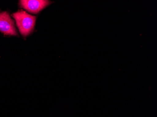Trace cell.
I'll list each match as a JSON object with an SVG mask.
<instances>
[{"label": "cell", "mask_w": 157, "mask_h": 117, "mask_svg": "<svg viewBox=\"0 0 157 117\" xmlns=\"http://www.w3.org/2000/svg\"><path fill=\"white\" fill-rule=\"evenodd\" d=\"M12 16L15 20L21 35L25 37L32 32L36 21L35 16L31 15L23 10L13 13Z\"/></svg>", "instance_id": "cell-1"}, {"label": "cell", "mask_w": 157, "mask_h": 117, "mask_svg": "<svg viewBox=\"0 0 157 117\" xmlns=\"http://www.w3.org/2000/svg\"><path fill=\"white\" fill-rule=\"evenodd\" d=\"M0 31L7 36L17 35L14 21L7 12L0 13Z\"/></svg>", "instance_id": "cell-2"}, {"label": "cell", "mask_w": 157, "mask_h": 117, "mask_svg": "<svg viewBox=\"0 0 157 117\" xmlns=\"http://www.w3.org/2000/svg\"><path fill=\"white\" fill-rule=\"evenodd\" d=\"M51 3L52 2L51 1L44 0H23L20 1L19 2L20 6L22 7L23 8L28 12L33 14L39 13L40 11H41Z\"/></svg>", "instance_id": "cell-3"}]
</instances>
